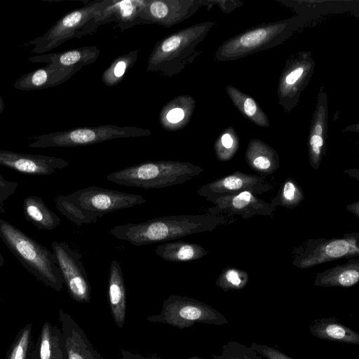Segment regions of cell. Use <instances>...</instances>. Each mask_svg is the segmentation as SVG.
I'll use <instances>...</instances> for the list:
<instances>
[{"mask_svg":"<svg viewBox=\"0 0 359 359\" xmlns=\"http://www.w3.org/2000/svg\"><path fill=\"white\" fill-rule=\"evenodd\" d=\"M226 222L223 216L211 215H168L139 223L117 225L112 227L109 232L118 240L140 246L210 231Z\"/></svg>","mask_w":359,"mask_h":359,"instance_id":"cell-1","label":"cell"},{"mask_svg":"<svg viewBox=\"0 0 359 359\" xmlns=\"http://www.w3.org/2000/svg\"><path fill=\"white\" fill-rule=\"evenodd\" d=\"M147 201L140 194L97 186L58 195L54 199L58 211L78 226L93 223L107 213L140 205Z\"/></svg>","mask_w":359,"mask_h":359,"instance_id":"cell-2","label":"cell"},{"mask_svg":"<svg viewBox=\"0 0 359 359\" xmlns=\"http://www.w3.org/2000/svg\"><path fill=\"white\" fill-rule=\"evenodd\" d=\"M112 0L93 1L74 9L57 20L42 36L25 43L34 46L32 53L43 54L65 41L95 32L107 22H117Z\"/></svg>","mask_w":359,"mask_h":359,"instance_id":"cell-3","label":"cell"},{"mask_svg":"<svg viewBox=\"0 0 359 359\" xmlns=\"http://www.w3.org/2000/svg\"><path fill=\"white\" fill-rule=\"evenodd\" d=\"M0 238L22 266L38 280L54 290H62L64 282L53 251L3 219H0Z\"/></svg>","mask_w":359,"mask_h":359,"instance_id":"cell-4","label":"cell"},{"mask_svg":"<svg viewBox=\"0 0 359 359\" xmlns=\"http://www.w3.org/2000/svg\"><path fill=\"white\" fill-rule=\"evenodd\" d=\"M214 22H200L158 41L151 52L147 69L168 77L180 74L200 54L196 47L205 38Z\"/></svg>","mask_w":359,"mask_h":359,"instance_id":"cell-5","label":"cell"},{"mask_svg":"<svg viewBox=\"0 0 359 359\" xmlns=\"http://www.w3.org/2000/svg\"><path fill=\"white\" fill-rule=\"evenodd\" d=\"M203 168L189 162L147 161L114 171L107 179L116 184L142 189H160L182 184L198 176Z\"/></svg>","mask_w":359,"mask_h":359,"instance_id":"cell-6","label":"cell"},{"mask_svg":"<svg viewBox=\"0 0 359 359\" xmlns=\"http://www.w3.org/2000/svg\"><path fill=\"white\" fill-rule=\"evenodd\" d=\"M307 22L306 18L297 15L249 29L222 43L215 53V59L233 61L278 46Z\"/></svg>","mask_w":359,"mask_h":359,"instance_id":"cell-7","label":"cell"},{"mask_svg":"<svg viewBox=\"0 0 359 359\" xmlns=\"http://www.w3.org/2000/svg\"><path fill=\"white\" fill-rule=\"evenodd\" d=\"M151 135L149 129L135 126L101 125L79 127L42 134L34 137L28 144L29 148L71 147L95 144L118 138L146 137Z\"/></svg>","mask_w":359,"mask_h":359,"instance_id":"cell-8","label":"cell"},{"mask_svg":"<svg viewBox=\"0 0 359 359\" xmlns=\"http://www.w3.org/2000/svg\"><path fill=\"white\" fill-rule=\"evenodd\" d=\"M150 323H159L180 329L189 327L196 323L222 325L229 320L220 312L210 305L196 299L171 294L166 298L161 311L156 315L149 316Z\"/></svg>","mask_w":359,"mask_h":359,"instance_id":"cell-9","label":"cell"},{"mask_svg":"<svg viewBox=\"0 0 359 359\" xmlns=\"http://www.w3.org/2000/svg\"><path fill=\"white\" fill-rule=\"evenodd\" d=\"M359 256V233L345 234L339 238L310 240L294 258L292 264L308 269L339 259Z\"/></svg>","mask_w":359,"mask_h":359,"instance_id":"cell-10","label":"cell"},{"mask_svg":"<svg viewBox=\"0 0 359 359\" xmlns=\"http://www.w3.org/2000/svg\"><path fill=\"white\" fill-rule=\"evenodd\" d=\"M314 69L315 61L308 51L298 52L286 61L278 86L279 104L285 111L290 112L297 104Z\"/></svg>","mask_w":359,"mask_h":359,"instance_id":"cell-11","label":"cell"},{"mask_svg":"<svg viewBox=\"0 0 359 359\" xmlns=\"http://www.w3.org/2000/svg\"><path fill=\"white\" fill-rule=\"evenodd\" d=\"M203 4L201 0L139 1L133 26L157 24L170 28L189 18Z\"/></svg>","mask_w":359,"mask_h":359,"instance_id":"cell-12","label":"cell"},{"mask_svg":"<svg viewBox=\"0 0 359 359\" xmlns=\"http://www.w3.org/2000/svg\"><path fill=\"white\" fill-rule=\"evenodd\" d=\"M51 246L69 296L76 302L88 303L91 287L82 254L65 242L54 241Z\"/></svg>","mask_w":359,"mask_h":359,"instance_id":"cell-13","label":"cell"},{"mask_svg":"<svg viewBox=\"0 0 359 359\" xmlns=\"http://www.w3.org/2000/svg\"><path fill=\"white\" fill-rule=\"evenodd\" d=\"M205 199L215 205L207 209L208 215L222 216H241L248 219L255 215L271 216L276 210L271 203L257 197L248 191L213 196Z\"/></svg>","mask_w":359,"mask_h":359,"instance_id":"cell-14","label":"cell"},{"mask_svg":"<svg viewBox=\"0 0 359 359\" xmlns=\"http://www.w3.org/2000/svg\"><path fill=\"white\" fill-rule=\"evenodd\" d=\"M270 189L271 185L264 176L234 171L200 187L196 193L204 198L236 194L244 191H248L257 195L266 192Z\"/></svg>","mask_w":359,"mask_h":359,"instance_id":"cell-15","label":"cell"},{"mask_svg":"<svg viewBox=\"0 0 359 359\" xmlns=\"http://www.w3.org/2000/svg\"><path fill=\"white\" fill-rule=\"evenodd\" d=\"M63 158L0 149V165L32 175H48L67 167Z\"/></svg>","mask_w":359,"mask_h":359,"instance_id":"cell-16","label":"cell"},{"mask_svg":"<svg viewBox=\"0 0 359 359\" xmlns=\"http://www.w3.org/2000/svg\"><path fill=\"white\" fill-rule=\"evenodd\" d=\"M327 116V94L322 86L318 95L308 138L309 161L314 170L319 168L325 154Z\"/></svg>","mask_w":359,"mask_h":359,"instance_id":"cell-17","label":"cell"},{"mask_svg":"<svg viewBox=\"0 0 359 359\" xmlns=\"http://www.w3.org/2000/svg\"><path fill=\"white\" fill-rule=\"evenodd\" d=\"M58 316L67 359H103L70 314L60 309Z\"/></svg>","mask_w":359,"mask_h":359,"instance_id":"cell-18","label":"cell"},{"mask_svg":"<svg viewBox=\"0 0 359 359\" xmlns=\"http://www.w3.org/2000/svg\"><path fill=\"white\" fill-rule=\"evenodd\" d=\"M79 70V68H65L47 64L19 77L13 87L17 90L28 91L56 86L69 80Z\"/></svg>","mask_w":359,"mask_h":359,"instance_id":"cell-19","label":"cell"},{"mask_svg":"<svg viewBox=\"0 0 359 359\" xmlns=\"http://www.w3.org/2000/svg\"><path fill=\"white\" fill-rule=\"evenodd\" d=\"M100 53V50L96 46H86L59 53L32 56L28 60L34 63L46 62L60 67L81 69L86 65L94 63Z\"/></svg>","mask_w":359,"mask_h":359,"instance_id":"cell-20","label":"cell"},{"mask_svg":"<svg viewBox=\"0 0 359 359\" xmlns=\"http://www.w3.org/2000/svg\"><path fill=\"white\" fill-rule=\"evenodd\" d=\"M107 294L114 320L122 328L126 317V286L121 264L116 259L110 264Z\"/></svg>","mask_w":359,"mask_h":359,"instance_id":"cell-21","label":"cell"},{"mask_svg":"<svg viewBox=\"0 0 359 359\" xmlns=\"http://www.w3.org/2000/svg\"><path fill=\"white\" fill-rule=\"evenodd\" d=\"M30 359H67L61 329L44 323Z\"/></svg>","mask_w":359,"mask_h":359,"instance_id":"cell-22","label":"cell"},{"mask_svg":"<svg viewBox=\"0 0 359 359\" xmlns=\"http://www.w3.org/2000/svg\"><path fill=\"white\" fill-rule=\"evenodd\" d=\"M194 108L195 100L192 97H176L168 102L160 111V123L167 130L182 129L189 122Z\"/></svg>","mask_w":359,"mask_h":359,"instance_id":"cell-23","label":"cell"},{"mask_svg":"<svg viewBox=\"0 0 359 359\" xmlns=\"http://www.w3.org/2000/svg\"><path fill=\"white\" fill-rule=\"evenodd\" d=\"M245 161L252 170L262 175L275 172L280 166L276 151L258 139H253L248 143Z\"/></svg>","mask_w":359,"mask_h":359,"instance_id":"cell-24","label":"cell"},{"mask_svg":"<svg viewBox=\"0 0 359 359\" xmlns=\"http://www.w3.org/2000/svg\"><path fill=\"white\" fill-rule=\"evenodd\" d=\"M311 334L316 338L348 344H359V334L339 323L335 318L314 320L309 325Z\"/></svg>","mask_w":359,"mask_h":359,"instance_id":"cell-25","label":"cell"},{"mask_svg":"<svg viewBox=\"0 0 359 359\" xmlns=\"http://www.w3.org/2000/svg\"><path fill=\"white\" fill-rule=\"evenodd\" d=\"M359 280V259H351L348 262L318 273L313 284L319 287H349Z\"/></svg>","mask_w":359,"mask_h":359,"instance_id":"cell-26","label":"cell"},{"mask_svg":"<svg viewBox=\"0 0 359 359\" xmlns=\"http://www.w3.org/2000/svg\"><path fill=\"white\" fill-rule=\"evenodd\" d=\"M156 254L163 260L187 262L198 260L208 253L202 245L184 241H168L158 245Z\"/></svg>","mask_w":359,"mask_h":359,"instance_id":"cell-27","label":"cell"},{"mask_svg":"<svg viewBox=\"0 0 359 359\" xmlns=\"http://www.w3.org/2000/svg\"><path fill=\"white\" fill-rule=\"evenodd\" d=\"M22 209L25 219L39 230H52L60 224V217L39 196H27Z\"/></svg>","mask_w":359,"mask_h":359,"instance_id":"cell-28","label":"cell"},{"mask_svg":"<svg viewBox=\"0 0 359 359\" xmlns=\"http://www.w3.org/2000/svg\"><path fill=\"white\" fill-rule=\"evenodd\" d=\"M226 90L234 106L246 118L260 127L269 126L268 116L252 97L231 85Z\"/></svg>","mask_w":359,"mask_h":359,"instance_id":"cell-29","label":"cell"},{"mask_svg":"<svg viewBox=\"0 0 359 359\" xmlns=\"http://www.w3.org/2000/svg\"><path fill=\"white\" fill-rule=\"evenodd\" d=\"M137 58V50L117 57L102 74V81L104 84L113 86L119 83L127 71L136 62Z\"/></svg>","mask_w":359,"mask_h":359,"instance_id":"cell-30","label":"cell"},{"mask_svg":"<svg viewBox=\"0 0 359 359\" xmlns=\"http://www.w3.org/2000/svg\"><path fill=\"white\" fill-rule=\"evenodd\" d=\"M304 199V194L299 184L292 178H287L278 195L272 200L271 204L276 207L280 205L292 208L298 206Z\"/></svg>","mask_w":359,"mask_h":359,"instance_id":"cell-31","label":"cell"},{"mask_svg":"<svg viewBox=\"0 0 359 359\" xmlns=\"http://www.w3.org/2000/svg\"><path fill=\"white\" fill-rule=\"evenodd\" d=\"M239 147V138L233 127L224 129L214 144V150L220 161H230L236 154Z\"/></svg>","mask_w":359,"mask_h":359,"instance_id":"cell-32","label":"cell"},{"mask_svg":"<svg viewBox=\"0 0 359 359\" xmlns=\"http://www.w3.org/2000/svg\"><path fill=\"white\" fill-rule=\"evenodd\" d=\"M249 280L247 271L231 266L224 269L216 280L215 284L224 292L243 289Z\"/></svg>","mask_w":359,"mask_h":359,"instance_id":"cell-33","label":"cell"},{"mask_svg":"<svg viewBox=\"0 0 359 359\" xmlns=\"http://www.w3.org/2000/svg\"><path fill=\"white\" fill-rule=\"evenodd\" d=\"M32 323L26 325L17 334L6 359H30L33 348Z\"/></svg>","mask_w":359,"mask_h":359,"instance_id":"cell-34","label":"cell"},{"mask_svg":"<svg viewBox=\"0 0 359 359\" xmlns=\"http://www.w3.org/2000/svg\"><path fill=\"white\" fill-rule=\"evenodd\" d=\"M212 359H264L258 352L250 346L235 341H231L222 346L219 355H212Z\"/></svg>","mask_w":359,"mask_h":359,"instance_id":"cell-35","label":"cell"},{"mask_svg":"<svg viewBox=\"0 0 359 359\" xmlns=\"http://www.w3.org/2000/svg\"><path fill=\"white\" fill-rule=\"evenodd\" d=\"M18 186V182L6 180L0 175V213L6 212L5 202L15 193Z\"/></svg>","mask_w":359,"mask_h":359,"instance_id":"cell-36","label":"cell"},{"mask_svg":"<svg viewBox=\"0 0 359 359\" xmlns=\"http://www.w3.org/2000/svg\"><path fill=\"white\" fill-rule=\"evenodd\" d=\"M250 347L266 359H294L277 348L266 345L252 342Z\"/></svg>","mask_w":359,"mask_h":359,"instance_id":"cell-37","label":"cell"},{"mask_svg":"<svg viewBox=\"0 0 359 359\" xmlns=\"http://www.w3.org/2000/svg\"><path fill=\"white\" fill-rule=\"evenodd\" d=\"M121 359H159L156 356L145 357L138 353H135L129 351L121 349Z\"/></svg>","mask_w":359,"mask_h":359,"instance_id":"cell-38","label":"cell"},{"mask_svg":"<svg viewBox=\"0 0 359 359\" xmlns=\"http://www.w3.org/2000/svg\"><path fill=\"white\" fill-rule=\"evenodd\" d=\"M346 210L359 217V201H357L346 207Z\"/></svg>","mask_w":359,"mask_h":359,"instance_id":"cell-39","label":"cell"},{"mask_svg":"<svg viewBox=\"0 0 359 359\" xmlns=\"http://www.w3.org/2000/svg\"><path fill=\"white\" fill-rule=\"evenodd\" d=\"M4 109V102L2 99L1 95H0V114L2 113Z\"/></svg>","mask_w":359,"mask_h":359,"instance_id":"cell-40","label":"cell"},{"mask_svg":"<svg viewBox=\"0 0 359 359\" xmlns=\"http://www.w3.org/2000/svg\"><path fill=\"white\" fill-rule=\"evenodd\" d=\"M4 264H5V259H4L3 255L1 254V252L0 251V266H4Z\"/></svg>","mask_w":359,"mask_h":359,"instance_id":"cell-41","label":"cell"},{"mask_svg":"<svg viewBox=\"0 0 359 359\" xmlns=\"http://www.w3.org/2000/svg\"><path fill=\"white\" fill-rule=\"evenodd\" d=\"M188 359H203V358H201L200 357H192V358H188Z\"/></svg>","mask_w":359,"mask_h":359,"instance_id":"cell-42","label":"cell"},{"mask_svg":"<svg viewBox=\"0 0 359 359\" xmlns=\"http://www.w3.org/2000/svg\"><path fill=\"white\" fill-rule=\"evenodd\" d=\"M0 303H1V297H0Z\"/></svg>","mask_w":359,"mask_h":359,"instance_id":"cell-43","label":"cell"}]
</instances>
